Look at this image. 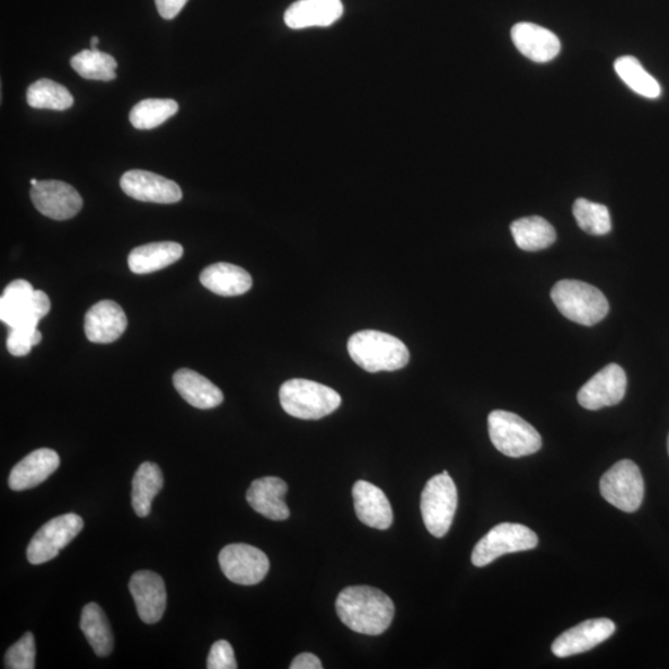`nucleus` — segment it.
<instances>
[{
	"instance_id": "f257e3e1",
	"label": "nucleus",
	"mask_w": 669,
	"mask_h": 669,
	"mask_svg": "<svg viewBox=\"0 0 669 669\" xmlns=\"http://www.w3.org/2000/svg\"><path fill=\"white\" fill-rule=\"evenodd\" d=\"M337 613L352 631L377 636L391 627L394 604L380 589L349 586L337 598Z\"/></svg>"
},
{
	"instance_id": "bb28decb",
	"label": "nucleus",
	"mask_w": 669,
	"mask_h": 669,
	"mask_svg": "<svg viewBox=\"0 0 669 669\" xmlns=\"http://www.w3.org/2000/svg\"><path fill=\"white\" fill-rule=\"evenodd\" d=\"M510 232H513L518 248L526 252H539L548 249L557 240L554 227L541 216L517 219L510 225Z\"/></svg>"
},
{
	"instance_id": "2eb2a0df",
	"label": "nucleus",
	"mask_w": 669,
	"mask_h": 669,
	"mask_svg": "<svg viewBox=\"0 0 669 669\" xmlns=\"http://www.w3.org/2000/svg\"><path fill=\"white\" fill-rule=\"evenodd\" d=\"M615 630L616 624L610 619L586 620L563 632L553 642L552 653L559 658L588 653L611 638Z\"/></svg>"
},
{
	"instance_id": "6e6552de",
	"label": "nucleus",
	"mask_w": 669,
	"mask_h": 669,
	"mask_svg": "<svg viewBox=\"0 0 669 669\" xmlns=\"http://www.w3.org/2000/svg\"><path fill=\"white\" fill-rule=\"evenodd\" d=\"M539 537L523 525L500 523L475 545L471 561L475 567H487L505 554L534 550Z\"/></svg>"
},
{
	"instance_id": "39448f33",
	"label": "nucleus",
	"mask_w": 669,
	"mask_h": 669,
	"mask_svg": "<svg viewBox=\"0 0 669 669\" xmlns=\"http://www.w3.org/2000/svg\"><path fill=\"white\" fill-rule=\"evenodd\" d=\"M552 301L567 319L585 327L601 323L609 313L606 296L595 288L580 280H560L553 287Z\"/></svg>"
},
{
	"instance_id": "ddd939ff",
	"label": "nucleus",
	"mask_w": 669,
	"mask_h": 669,
	"mask_svg": "<svg viewBox=\"0 0 669 669\" xmlns=\"http://www.w3.org/2000/svg\"><path fill=\"white\" fill-rule=\"evenodd\" d=\"M30 197L40 214L58 222L75 217L84 206L80 193L64 181H39L31 188Z\"/></svg>"
},
{
	"instance_id": "58836bf2",
	"label": "nucleus",
	"mask_w": 669,
	"mask_h": 669,
	"mask_svg": "<svg viewBox=\"0 0 669 669\" xmlns=\"http://www.w3.org/2000/svg\"><path fill=\"white\" fill-rule=\"evenodd\" d=\"M99 42H100V39H99V38H97V37H93V38L91 39V49H92V50H97V46H99Z\"/></svg>"
},
{
	"instance_id": "473e14b6",
	"label": "nucleus",
	"mask_w": 669,
	"mask_h": 669,
	"mask_svg": "<svg viewBox=\"0 0 669 669\" xmlns=\"http://www.w3.org/2000/svg\"><path fill=\"white\" fill-rule=\"evenodd\" d=\"M573 215L582 230L593 236H604L611 231V216L605 205L586 199L575 202Z\"/></svg>"
},
{
	"instance_id": "0eeeda50",
	"label": "nucleus",
	"mask_w": 669,
	"mask_h": 669,
	"mask_svg": "<svg viewBox=\"0 0 669 669\" xmlns=\"http://www.w3.org/2000/svg\"><path fill=\"white\" fill-rule=\"evenodd\" d=\"M457 507V490L447 471L431 478L421 492L422 521L431 535L442 539L451 530Z\"/></svg>"
},
{
	"instance_id": "a19ab883",
	"label": "nucleus",
	"mask_w": 669,
	"mask_h": 669,
	"mask_svg": "<svg viewBox=\"0 0 669 669\" xmlns=\"http://www.w3.org/2000/svg\"><path fill=\"white\" fill-rule=\"evenodd\" d=\"M667 447H668V454H669V436H668V440H667Z\"/></svg>"
},
{
	"instance_id": "7ed1b4c3",
	"label": "nucleus",
	"mask_w": 669,
	"mask_h": 669,
	"mask_svg": "<svg viewBox=\"0 0 669 669\" xmlns=\"http://www.w3.org/2000/svg\"><path fill=\"white\" fill-rule=\"evenodd\" d=\"M348 351L350 357L369 374L397 371L409 361V350L400 339L376 330L352 335Z\"/></svg>"
},
{
	"instance_id": "e433bc0d",
	"label": "nucleus",
	"mask_w": 669,
	"mask_h": 669,
	"mask_svg": "<svg viewBox=\"0 0 669 669\" xmlns=\"http://www.w3.org/2000/svg\"><path fill=\"white\" fill-rule=\"evenodd\" d=\"M323 664L318 657L313 654H301L293 659L290 669H321Z\"/></svg>"
},
{
	"instance_id": "a878e982",
	"label": "nucleus",
	"mask_w": 669,
	"mask_h": 669,
	"mask_svg": "<svg viewBox=\"0 0 669 669\" xmlns=\"http://www.w3.org/2000/svg\"><path fill=\"white\" fill-rule=\"evenodd\" d=\"M164 487L163 472L156 464L143 463L135 474L131 482V506L138 517H147L152 513L155 496Z\"/></svg>"
},
{
	"instance_id": "9d476101",
	"label": "nucleus",
	"mask_w": 669,
	"mask_h": 669,
	"mask_svg": "<svg viewBox=\"0 0 669 669\" xmlns=\"http://www.w3.org/2000/svg\"><path fill=\"white\" fill-rule=\"evenodd\" d=\"M84 526V519L75 514L61 515L50 519L33 537L28 550H26V557L34 566L56 558L59 553L83 531Z\"/></svg>"
},
{
	"instance_id": "4be33fe9",
	"label": "nucleus",
	"mask_w": 669,
	"mask_h": 669,
	"mask_svg": "<svg viewBox=\"0 0 669 669\" xmlns=\"http://www.w3.org/2000/svg\"><path fill=\"white\" fill-rule=\"evenodd\" d=\"M287 491L285 480L275 477L261 478L252 482L245 498L255 513L272 521H285L290 515L285 502Z\"/></svg>"
},
{
	"instance_id": "f3484780",
	"label": "nucleus",
	"mask_w": 669,
	"mask_h": 669,
	"mask_svg": "<svg viewBox=\"0 0 669 669\" xmlns=\"http://www.w3.org/2000/svg\"><path fill=\"white\" fill-rule=\"evenodd\" d=\"M515 47L523 56L534 63H550L560 52L557 35L533 23H518L510 30Z\"/></svg>"
},
{
	"instance_id": "5701e85b",
	"label": "nucleus",
	"mask_w": 669,
	"mask_h": 669,
	"mask_svg": "<svg viewBox=\"0 0 669 669\" xmlns=\"http://www.w3.org/2000/svg\"><path fill=\"white\" fill-rule=\"evenodd\" d=\"M175 390L190 406L199 409H213L224 402V393L206 377L181 368L173 376Z\"/></svg>"
},
{
	"instance_id": "423d86ee",
	"label": "nucleus",
	"mask_w": 669,
	"mask_h": 669,
	"mask_svg": "<svg viewBox=\"0 0 669 669\" xmlns=\"http://www.w3.org/2000/svg\"><path fill=\"white\" fill-rule=\"evenodd\" d=\"M489 434L497 451L508 457L532 455L542 447V438L523 418L507 411L490 413Z\"/></svg>"
},
{
	"instance_id": "dca6fc26",
	"label": "nucleus",
	"mask_w": 669,
	"mask_h": 669,
	"mask_svg": "<svg viewBox=\"0 0 669 669\" xmlns=\"http://www.w3.org/2000/svg\"><path fill=\"white\" fill-rule=\"evenodd\" d=\"M129 590L135 598L140 620L148 624L160 622L166 609V589L163 578L151 570L137 571L130 578Z\"/></svg>"
},
{
	"instance_id": "4468645a",
	"label": "nucleus",
	"mask_w": 669,
	"mask_h": 669,
	"mask_svg": "<svg viewBox=\"0 0 669 669\" xmlns=\"http://www.w3.org/2000/svg\"><path fill=\"white\" fill-rule=\"evenodd\" d=\"M121 188L131 199L154 204H175L182 199L178 184L146 171H129L123 174Z\"/></svg>"
},
{
	"instance_id": "c85d7f7f",
	"label": "nucleus",
	"mask_w": 669,
	"mask_h": 669,
	"mask_svg": "<svg viewBox=\"0 0 669 669\" xmlns=\"http://www.w3.org/2000/svg\"><path fill=\"white\" fill-rule=\"evenodd\" d=\"M75 72L86 80L113 81L116 80L117 61L105 52L84 50L72 59Z\"/></svg>"
},
{
	"instance_id": "72a5a7b5",
	"label": "nucleus",
	"mask_w": 669,
	"mask_h": 669,
	"mask_svg": "<svg viewBox=\"0 0 669 669\" xmlns=\"http://www.w3.org/2000/svg\"><path fill=\"white\" fill-rule=\"evenodd\" d=\"M35 639L31 632L25 635L7 651L5 668L8 669H34L35 668Z\"/></svg>"
},
{
	"instance_id": "4c0bfd02",
	"label": "nucleus",
	"mask_w": 669,
	"mask_h": 669,
	"mask_svg": "<svg viewBox=\"0 0 669 669\" xmlns=\"http://www.w3.org/2000/svg\"><path fill=\"white\" fill-rule=\"evenodd\" d=\"M41 340H42L41 332L39 330L35 331L33 337H31V345H33V348L39 345Z\"/></svg>"
},
{
	"instance_id": "b1692460",
	"label": "nucleus",
	"mask_w": 669,
	"mask_h": 669,
	"mask_svg": "<svg viewBox=\"0 0 669 669\" xmlns=\"http://www.w3.org/2000/svg\"><path fill=\"white\" fill-rule=\"evenodd\" d=\"M201 285L222 296H239L249 292L253 280L248 270L230 263L211 264L202 270Z\"/></svg>"
},
{
	"instance_id": "f704fd0d",
	"label": "nucleus",
	"mask_w": 669,
	"mask_h": 669,
	"mask_svg": "<svg viewBox=\"0 0 669 669\" xmlns=\"http://www.w3.org/2000/svg\"><path fill=\"white\" fill-rule=\"evenodd\" d=\"M206 667L209 669H236L239 667L237 666L233 648L230 645V642L225 640L215 642L213 647L210 649Z\"/></svg>"
},
{
	"instance_id": "c756f323",
	"label": "nucleus",
	"mask_w": 669,
	"mask_h": 669,
	"mask_svg": "<svg viewBox=\"0 0 669 669\" xmlns=\"http://www.w3.org/2000/svg\"><path fill=\"white\" fill-rule=\"evenodd\" d=\"M616 73L632 91L646 99L655 100L661 96V86L651 76L636 58L622 56L615 61Z\"/></svg>"
},
{
	"instance_id": "ea45409f",
	"label": "nucleus",
	"mask_w": 669,
	"mask_h": 669,
	"mask_svg": "<svg viewBox=\"0 0 669 669\" xmlns=\"http://www.w3.org/2000/svg\"><path fill=\"white\" fill-rule=\"evenodd\" d=\"M30 184L33 185V187H35V185H38V184H39V181H38L37 179H31V180H30Z\"/></svg>"
},
{
	"instance_id": "393cba45",
	"label": "nucleus",
	"mask_w": 669,
	"mask_h": 669,
	"mask_svg": "<svg viewBox=\"0 0 669 669\" xmlns=\"http://www.w3.org/2000/svg\"><path fill=\"white\" fill-rule=\"evenodd\" d=\"M182 245L176 242H155L139 245L128 255V266L135 275H149L181 260Z\"/></svg>"
},
{
	"instance_id": "a211bd4d",
	"label": "nucleus",
	"mask_w": 669,
	"mask_h": 669,
	"mask_svg": "<svg viewBox=\"0 0 669 669\" xmlns=\"http://www.w3.org/2000/svg\"><path fill=\"white\" fill-rule=\"evenodd\" d=\"M128 320L121 305L112 301L94 304L85 316L86 338L93 343H111L127 329Z\"/></svg>"
},
{
	"instance_id": "412c9836",
	"label": "nucleus",
	"mask_w": 669,
	"mask_h": 669,
	"mask_svg": "<svg viewBox=\"0 0 669 669\" xmlns=\"http://www.w3.org/2000/svg\"><path fill=\"white\" fill-rule=\"evenodd\" d=\"M343 13L341 0H298L287 9L285 22L290 29L301 30L315 26H330Z\"/></svg>"
},
{
	"instance_id": "c9c22d12",
	"label": "nucleus",
	"mask_w": 669,
	"mask_h": 669,
	"mask_svg": "<svg viewBox=\"0 0 669 669\" xmlns=\"http://www.w3.org/2000/svg\"><path fill=\"white\" fill-rule=\"evenodd\" d=\"M157 12L166 21H172L187 5L188 0H155Z\"/></svg>"
},
{
	"instance_id": "7c9ffc66",
	"label": "nucleus",
	"mask_w": 669,
	"mask_h": 669,
	"mask_svg": "<svg viewBox=\"0 0 669 669\" xmlns=\"http://www.w3.org/2000/svg\"><path fill=\"white\" fill-rule=\"evenodd\" d=\"M26 101L33 109L65 111L73 108L74 97L63 85L41 78L30 85Z\"/></svg>"
},
{
	"instance_id": "9b49d317",
	"label": "nucleus",
	"mask_w": 669,
	"mask_h": 669,
	"mask_svg": "<svg viewBox=\"0 0 669 669\" xmlns=\"http://www.w3.org/2000/svg\"><path fill=\"white\" fill-rule=\"evenodd\" d=\"M219 567L232 583L255 585L269 571V559L261 550L250 544H228L219 552Z\"/></svg>"
},
{
	"instance_id": "f03ea898",
	"label": "nucleus",
	"mask_w": 669,
	"mask_h": 669,
	"mask_svg": "<svg viewBox=\"0 0 669 669\" xmlns=\"http://www.w3.org/2000/svg\"><path fill=\"white\" fill-rule=\"evenodd\" d=\"M51 307L50 299L41 290H35L28 280L16 279L0 298V319L16 337L30 340L38 324L46 318Z\"/></svg>"
},
{
	"instance_id": "aec40b11",
	"label": "nucleus",
	"mask_w": 669,
	"mask_h": 669,
	"mask_svg": "<svg viewBox=\"0 0 669 669\" xmlns=\"http://www.w3.org/2000/svg\"><path fill=\"white\" fill-rule=\"evenodd\" d=\"M352 496L361 522L376 530H389L393 523V510L381 489L371 482L358 480L352 489Z\"/></svg>"
},
{
	"instance_id": "cd10ccee",
	"label": "nucleus",
	"mask_w": 669,
	"mask_h": 669,
	"mask_svg": "<svg viewBox=\"0 0 669 669\" xmlns=\"http://www.w3.org/2000/svg\"><path fill=\"white\" fill-rule=\"evenodd\" d=\"M80 628L97 656L108 657L112 654L113 633L108 616L100 605L90 603L84 607Z\"/></svg>"
},
{
	"instance_id": "2f4dec72",
	"label": "nucleus",
	"mask_w": 669,
	"mask_h": 669,
	"mask_svg": "<svg viewBox=\"0 0 669 669\" xmlns=\"http://www.w3.org/2000/svg\"><path fill=\"white\" fill-rule=\"evenodd\" d=\"M179 111L178 102L167 99H148L131 109L129 121L137 129H153L175 116Z\"/></svg>"
},
{
	"instance_id": "f8f14e48",
	"label": "nucleus",
	"mask_w": 669,
	"mask_h": 669,
	"mask_svg": "<svg viewBox=\"0 0 669 669\" xmlns=\"http://www.w3.org/2000/svg\"><path fill=\"white\" fill-rule=\"evenodd\" d=\"M628 377L623 368L607 365L580 389L578 402L588 411H598L619 404L627 394Z\"/></svg>"
},
{
	"instance_id": "20e7f679",
	"label": "nucleus",
	"mask_w": 669,
	"mask_h": 669,
	"mask_svg": "<svg viewBox=\"0 0 669 669\" xmlns=\"http://www.w3.org/2000/svg\"><path fill=\"white\" fill-rule=\"evenodd\" d=\"M279 400L281 408L289 416L305 420L327 417L341 404V397L337 391L318 382L303 380V378H294L281 384Z\"/></svg>"
},
{
	"instance_id": "6ab92c4d",
	"label": "nucleus",
	"mask_w": 669,
	"mask_h": 669,
	"mask_svg": "<svg viewBox=\"0 0 669 669\" xmlns=\"http://www.w3.org/2000/svg\"><path fill=\"white\" fill-rule=\"evenodd\" d=\"M60 466V456L52 449L42 447L25 456L9 475V488L25 491L47 481Z\"/></svg>"
},
{
	"instance_id": "1a4fd4ad",
	"label": "nucleus",
	"mask_w": 669,
	"mask_h": 669,
	"mask_svg": "<svg viewBox=\"0 0 669 669\" xmlns=\"http://www.w3.org/2000/svg\"><path fill=\"white\" fill-rule=\"evenodd\" d=\"M601 492L616 508L636 513L645 496V482L639 466L631 460L616 463L603 475Z\"/></svg>"
}]
</instances>
